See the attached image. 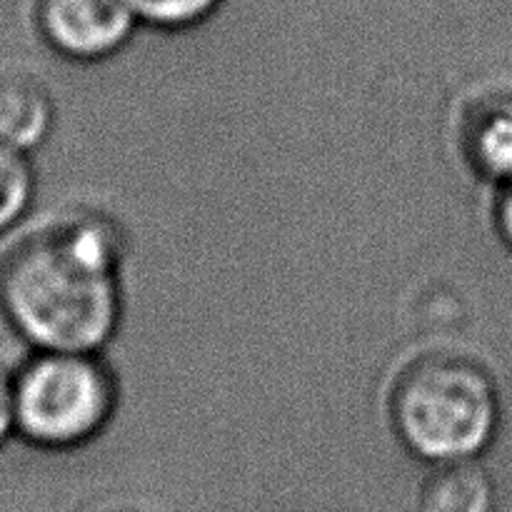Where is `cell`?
<instances>
[{
  "mask_svg": "<svg viewBox=\"0 0 512 512\" xmlns=\"http://www.w3.org/2000/svg\"><path fill=\"white\" fill-rule=\"evenodd\" d=\"M33 198V170L23 150L0 143V233L8 230Z\"/></svg>",
  "mask_w": 512,
  "mask_h": 512,
  "instance_id": "ba28073f",
  "label": "cell"
},
{
  "mask_svg": "<svg viewBox=\"0 0 512 512\" xmlns=\"http://www.w3.org/2000/svg\"><path fill=\"white\" fill-rule=\"evenodd\" d=\"M115 400L95 353H40L13 378V425L45 448H75L110 423Z\"/></svg>",
  "mask_w": 512,
  "mask_h": 512,
  "instance_id": "3957f363",
  "label": "cell"
},
{
  "mask_svg": "<svg viewBox=\"0 0 512 512\" xmlns=\"http://www.w3.org/2000/svg\"><path fill=\"white\" fill-rule=\"evenodd\" d=\"M13 428V378L0 365V440Z\"/></svg>",
  "mask_w": 512,
  "mask_h": 512,
  "instance_id": "30bf717a",
  "label": "cell"
},
{
  "mask_svg": "<svg viewBox=\"0 0 512 512\" xmlns=\"http://www.w3.org/2000/svg\"><path fill=\"white\" fill-rule=\"evenodd\" d=\"M498 223H500V230H503L505 240H508L512 248V180L510 183H505V193L503 198H500Z\"/></svg>",
  "mask_w": 512,
  "mask_h": 512,
  "instance_id": "8fae6325",
  "label": "cell"
},
{
  "mask_svg": "<svg viewBox=\"0 0 512 512\" xmlns=\"http://www.w3.org/2000/svg\"><path fill=\"white\" fill-rule=\"evenodd\" d=\"M468 153L480 173L510 183L512 180V100L485 103L468 125Z\"/></svg>",
  "mask_w": 512,
  "mask_h": 512,
  "instance_id": "52a82bcc",
  "label": "cell"
},
{
  "mask_svg": "<svg viewBox=\"0 0 512 512\" xmlns=\"http://www.w3.org/2000/svg\"><path fill=\"white\" fill-rule=\"evenodd\" d=\"M493 378L463 355H425L398 378L393 420L403 443L433 463L473 460L498 430Z\"/></svg>",
  "mask_w": 512,
  "mask_h": 512,
  "instance_id": "7a4b0ae2",
  "label": "cell"
},
{
  "mask_svg": "<svg viewBox=\"0 0 512 512\" xmlns=\"http://www.w3.org/2000/svg\"><path fill=\"white\" fill-rule=\"evenodd\" d=\"M53 123L50 90L33 70L0 68V143L30 150L48 135Z\"/></svg>",
  "mask_w": 512,
  "mask_h": 512,
  "instance_id": "5b68a950",
  "label": "cell"
},
{
  "mask_svg": "<svg viewBox=\"0 0 512 512\" xmlns=\"http://www.w3.org/2000/svg\"><path fill=\"white\" fill-rule=\"evenodd\" d=\"M130 0H35V23L58 53L75 60L113 55L135 25Z\"/></svg>",
  "mask_w": 512,
  "mask_h": 512,
  "instance_id": "277c9868",
  "label": "cell"
},
{
  "mask_svg": "<svg viewBox=\"0 0 512 512\" xmlns=\"http://www.w3.org/2000/svg\"><path fill=\"white\" fill-rule=\"evenodd\" d=\"M123 235L80 215L20 240L0 265V308L40 353H98L120 323Z\"/></svg>",
  "mask_w": 512,
  "mask_h": 512,
  "instance_id": "6da1fadb",
  "label": "cell"
},
{
  "mask_svg": "<svg viewBox=\"0 0 512 512\" xmlns=\"http://www.w3.org/2000/svg\"><path fill=\"white\" fill-rule=\"evenodd\" d=\"M423 512H490L493 483L475 460L443 463L423 485Z\"/></svg>",
  "mask_w": 512,
  "mask_h": 512,
  "instance_id": "8992f818",
  "label": "cell"
},
{
  "mask_svg": "<svg viewBox=\"0 0 512 512\" xmlns=\"http://www.w3.org/2000/svg\"><path fill=\"white\" fill-rule=\"evenodd\" d=\"M135 18L158 28H188L208 18L220 0H130Z\"/></svg>",
  "mask_w": 512,
  "mask_h": 512,
  "instance_id": "9c48e42d",
  "label": "cell"
}]
</instances>
